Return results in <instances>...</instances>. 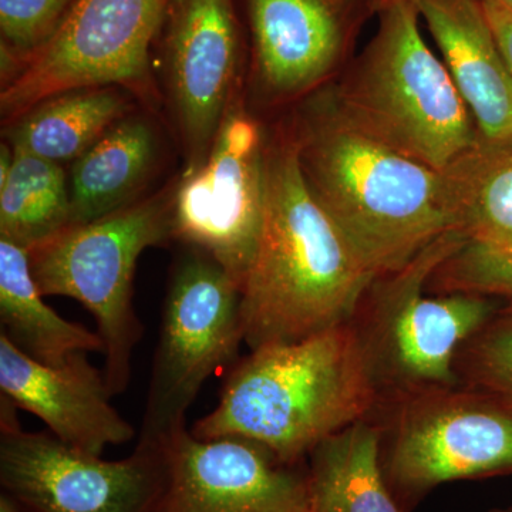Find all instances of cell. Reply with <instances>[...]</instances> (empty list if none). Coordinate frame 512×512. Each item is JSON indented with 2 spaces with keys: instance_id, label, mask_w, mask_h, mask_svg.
<instances>
[{
  "instance_id": "obj_8",
  "label": "cell",
  "mask_w": 512,
  "mask_h": 512,
  "mask_svg": "<svg viewBox=\"0 0 512 512\" xmlns=\"http://www.w3.org/2000/svg\"><path fill=\"white\" fill-rule=\"evenodd\" d=\"M242 342L241 288L210 255L190 248L165 295L138 443L161 446L187 429L202 386L238 362Z\"/></svg>"
},
{
  "instance_id": "obj_1",
  "label": "cell",
  "mask_w": 512,
  "mask_h": 512,
  "mask_svg": "<svg viewBox=\"0 0 512 512\" xmlns=\"http://www.w3.org/2000/svg\"><path fill=\"white\" fill-rule=\"evenodd\" d=\"M376 279L312 194L296 137L268 150L264 227L241 288L249 349L350 322Z\"/></svg>"
},
{
  "instance_id": "obj_17",
  "label": "cell",
  "mask_w": 512,
  "mask_h": 512,
  "mask_svg": "<svg viewBox=\"0 0 512 512\" xmlns=\"http://www.w3.org/2000/svg\"><path fill=\"white\" fill-rule=\"evenodd\" d=\"M382 440V424L373 414L313 448L312 512H403L384 477Z\"/></svg>"
},
{
  "instance_id": "obj_14",
  "label": "cell",
  "mask_w": 512,
  "mask_h": 512,
  "mask_svg": "<svg viewBox=\"0 0 512 512\" xmlns=\"http://www.w3.org/2000/svg\"><path fill=\"white\" fill-rule=\"evenodd\" d=\"M0 393L39 417L57 439L94 456L136 436L133 424L111 404L106 376L87 353H76L62 365H46L0 333Z\"/></svg>"
},
{
  "instance_id": "obj_20",
  "label": "cell",
  "mask_w": 512,
  "mask_h": 512,
  "mask_svg": "<svg viewBox=\"0 0 512 512\" xmlns=\"http://www.w3.org/2000/svg\"><path fill=\"white\" fill-rule=\"evenodd\" d=\"M126 103L107 87L72 90L36 104L9 130L15 151L62 164L76 161L123 119Z\"/></svg>"
},
{
  "instance_id": "obj_30",
  "label": "cell",
  "mask_w": 512,
  "mask_h": 512,
  "mask_svg": "<svg viewBox=\"0 0 512 512\" xmlns=\"http://www.w3.org/2000/svg\"><path fill=\"white\" fill-rule=\"evenodd\" d=\"M330 2H336V0H330Z\"/></svg>"
},
{
  "instance_id": "obj_13",
  "label": "cell",
  "mask_w": 512,
  "mask_h": 512,
  "mask_svg": "<svg viewBox=\"0 0 512 512\" xmlns=\"http://www.w3.org/2000/svg\"><path fill=\"white\" fill-rule=\"evenodd\" d=\"M231 0H178L168 36V77L191 167L210 153L238 66Z\"/></svg>"
},
{
  "instance_id": "obj_2",
  "label": "cell",
  "mask_w": 512,
  "mask_h": 512,
  "mask_svg": "<svg viewBox=\"0 0 512 512\" xmlns=\"http://www.w3.org/2000/svg\"><path fill=\"white\" fill-rule=\"evenodd\" d=\"M296 140L312 194L376 278L458 231L444 174L367 133L333 97Z\"/></svg>"
},
{
  "instance_id": "obj_3",
  "label": "cell",
  "mask_w": 512,
  "mask_h": 512,
  "mask_svg": "<svg viewBox=\"0 0 512 512\" xmlns=\"http://www.w3.org/2000/svg\"><path fill=\"white\" fill-rule=\"evenodd\" d=\"M380 406L352 320L295 340L252 349L222 386L220 402L195 421L202 440L238 437L302 464L323 440Z\"/></svg>"
},
{
  "instance_id": "obj_28",
  "label": "cell",
  "mask_w": 512,
  "mask_h": 512,
  "mask_svg": "<svg viewBox=\"0 0 512 512\" xmlns=\"http://www.w3.org/2000/svg\"><path fill=\"white\" fill-rule=\"evenodd\" d=\"M491 2L497 3L501 8L511 10L512 12V0H491Z\"/></svg>"
},
{
  "instance_id": "obj_4",
  "label": "cell",
  "mask_w": 512,
  "mask_h": 512,
  "mask_svg": "<svg viewBox=\"0 0 512 512\" xmlns=\"http://www.w3.org/2000/svg\"><path fill=\"white\" fill-rule=\"evenodd\" d=\"M419 19L414 0H383L375 39L333 99L367 133L443 173L478 134L446 64L421 35Z\"/></svg>"
},
{
  "instance_id": "obj_22",
  "label": "cell",
  "mask_w": 512,
  "mask_h": 512,
  "mask_svg": "<svg viewBox=\"0 0 512 512\" xmlns=\"http://www.w3.org/2000/svg\"><path fill=\"white\" fill-rule=\"evenodd\" d=\"M70 224V187L62 165L15 151L8 177L0 181V237L30 251Z\"/></svg>"
},
{
  "instance_id": "obj_27",
  "label": "cell",
  "mask_w": 512,
  "mask_h": 512,
  "mask_svg": "<svg viewBox=\"0 0 512 512\" xmlns=\"http://www.w3.org/2000/svg\"><path fill=\"white\" fill-rule=\"evenodd\" d=\"M0 512H28L13 495L2 491L0 494Z\"/></svg>"
},
{
  "instance_id": "obj_7",
  "label": "cell",
  "mask_w": 512,
  "mask_h": 512,
  "mask_svg": "<svg viewBox=\"0 0 512 512\" xmlns=\"http://www.w3.org/2000/svg\"><path fill=\"white\" fill-rule=\"evenodd\" d=\"M387 485L403 512L446 483L512 474V403L466 386L376 410Z\"/></svg>"
},
{
  "instance_id": "obj_24",
  "label": "cell",
  "mask_w": 512,
  "mask_h": 512,
  "mask_svg": "<svg viewBox=\"0 0 512 512\" xmlns=\"http://www.w3.org/2000/svg\"><path fill=\"white\" fill-rule=\"evenodd\" d=\"M456 373L461 386L512 403V313L500 309L464 343L457 353Z\"/></svg>"
},
{
  "instance_id": "obj_25",
  "label": "cell",
  "mask_w": 512,
  "mask_h": 512,
  "mask_svg": "<svg viewBox=\"0 0 512 512\" xmlns=\"http://www.w3.org/2000/svg\"><path fill=\"white\" fill-rule=\"evenodd\" d=\"M76 0H0L3 39L20 55L33 56L49 42Z\"/></svg>"
},
{
  "instance_id": "obj_5",
  "label": "cell",
  "mask_w": 512,
  "mask_h": 512,
  "mask_svg": "<svg viewBox=\"0 0 512 512\" xmlns=\"http://www.w3.org/2000/svg\"><path fill=\"white\" fill-rule=\"evenodd\" d=\"M448 232L396 274L377 278L352 319L380 406L460 386L457 353L500 312V302L467 292L429 295V282L466 242ZM379 406V407H380Z\"/></svg>"
},
{
  "instance_id": "obj_26",
  "label": "cell",
  "mask_w": 512,
  "mask_h": 512,
  "mask_svg": "<svg viewBox=\"0 0 512 512\" xmlns=\"http://www.w3.org/2000/svg\"><path fill=\"white\" fill-rule=\"evenodd\" d=\"M483 2L485 15L493 29L495 39L500 45L501 52L507 60L512 72V12L511 10L501 8L497 3L491 0H481Z\"/></svg>"
},
{
  "instance_id": "obj_11",
  "label": "cell",
  "mask_w": 512,
  "mask_h": 512,
  "mask_svg": "<svg viewBox=\"0 0 512 512\" xmlns=\"http://www.w3.org/2000/svg\"><path fill=\"white\" fill-rule=\"evenodd\" d=\"M268 148L258 123L229 110L207 158L173 200V238L210 255L242 288L262 227Z\"/></svg>"
},
{
  "instance_id": "obj_21",
  "label": "cell",
  "mask_w": 512,
  "mask_h": 512,
  "mask_svg": "<svg viewBox=\"0 0 512 512\" xmlns=\"http://www.w3.org/2000/svg\"><path fill=\"white\" fill-rule=\"evenodd\" d=\"M443 174L458 231L512 242V140H477Z\"/></svg>"
},
{
  "instance_id": "obj_9",
  "label": "cell",
  "mask_w": 512,
  "mask_h": 512,
  "mask_svg": "<svg viewBox=\"0 0 512 512\" xmlns=\"http://www.w3.org/2000/svg\"><path fill=\"white\" fill-rule=\"evenodd\" d=\"M170 3L76 0L55 35L3 87V114L19 119L43 100L93 87L150 94L148 53Z\"/></svg>"
},
{
  "instance_id": "obj_23",
  "label": "cell",
  "mask_w": 512,
  "mask_h": 512,
  "mask_svg": "<svg viewBox=\"0 0 512 512\" xmlns=\"http://www.w3.org/2000/svg\"><path fill=\"white\" fill-rule=\"evenodd\" d=\"M431 292H467L500 302L512 313V242L467 238L431 276Z\"/></svg>"
},
{
  "instance_id": "obj_16",
  "label": "cell",
  "mask_w": 512,
  "mask_h": 512,
  "mask_svg": "<svg viewBox=\"0 0 512 512\" xmlns=\"http://www.w3.org/2000/svg\"><path fill=\"white\" fill-rule=\"evenodd\" d=\"M330 0H251L256 63L281 96L301 93L338 62L342 33Z\"/></svg>"
},
{
  "instance_id": "obj_29",
  "label": "cell",
  "mask_w": 512,
  "mask_h": 512,
  "mask_svg": "<svg viewBox=\"0 0 512 512\" xmlns=\"http://www.w3.org/2000/svg\"><path fill=\"white\" fill-rule=\"evenodd\" d=\"M490 512H512V505H510V507L494 508V510H491Z\"/></svg>"
},
{
  "instance_id": "obj_15",
  "label": "cell",
  "mask_w": 512,
  "mask_h": 512,
  "mask_svg": "<svg viewBox=\"0 0 512 512\" xmlns=\"http://www.w3.org/2000/svg\"><path fill=\"white\" fill-rule=\"evenodd\" d=\"M439 46L478 140H512V72L481 0H414Z\"/></svg>"
},
{
  "instance_id": "obj_6",
  "label": "cell",
  "mask_w": 512,
  "mask_h": 512,
  "mask_svg": "<svg viewBox=\"0 0 512 512\" xmlns=\"http://www.w3.org/2000/svg\"><path fill=\"white\" fill-rule=\"evenodd\" d=\"M173 238V200L148 198L87 224L70 225L30 249L33 278L43 296L82 303L104 342L107 386L126 392L133 356L144 335L134 309L133 281L140 255Z\"/></svg>"
},
{
  "instance_id": "obj_19",
  "label": "cell",
  "mask_w": 512,
  "mask_h": 512,
  "mask_svg": "<svg viewBox=\"0 0 512 512\" xmlns=\"http://www.w3.org/2000/svg\"><path fill=\"white\" fill-rule=\"evenodd\" d=\"M157 138L143 119H121L73 164L72 224H87L127 207L153 167Z\"/></svg>"
},
{
  "instance_id": "obj_18",
  "label": "cell",
  "mask_w": 512,
  "mask_h": 512,
  "mask_svg": "<svg viewBox=\"0 0 512 512\" xmlns=\"http://www.w3.org/2000/svg\"><path fill=\"white\" fill-rule=\"evenodd\" d=\"M43 298L28 249L0 237V333L46 365H62L76 353H104L99 333L57 315Z\"/></svg>"
},
{
  "instance_id": "obj_10",
  "label": "cell",
  "mask_w": 512,
  "mask_h": 512,
  "mask_svg": "<svg viewBox=\"0 0 512 512\" xmlns=\"http://www.w3.org/2000/svg\"><path fill=\"white\" fill-rule=\"evenodd\" d=\"M0 400V483L28 512H150L164 478L163 446L137 443L124 460L106 461L50 431L20 427Z\"/></svg>"
},
{
  "instance_id": "obj_12",
  "label": "cell",
  "mask_w": 512,
  "mask_h": 512,
  "mask_svg": "<svg viewBox=\"0 0 512 512\" xmlns=\"http://www.w3.org/2000/svg\"><path fill=\"white\" fill-rule=\"evenodd\" d=\"M164 478L150 512H312L308 467L238 437L184 429L161 444Z\"/></svg>"
}]
</instances>
